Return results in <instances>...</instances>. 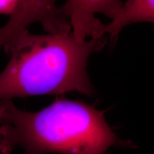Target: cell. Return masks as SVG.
I'll return each mask as SVG.
<instances>
[{"label":"cell","mask_w":154,"mask_h":154,"mask_svg":"<svg viewBox=\"0 0 154 154\" xmlns=\"http://www.w3.org/2000/svg\"><path fill=\"white\" fill-rule=\"evenodd\" d=\"M121 0H66L61 9L69 19L72 33L78 42L105 36L104 24L96 15L113 19L122 7Z\"/></svg>","instance_id":"obj_4"},{"label":"cell","mask_w":154,"mask_h":154,"mask_svg":"<svg viewBox=\"0 0 154 154\" xmlns=\"http://www.w3.org/2000/svg\"><path fill=\"white\" fill-rule=\"evenodd\" d=\"M112 146L136 147L115 134L103 111L85 102L61 96L29 112L11 100L0 101V153L19 147L23 154H105Z\"/></svg>","instance_id":"obj_1"},{"label":"cell","mask_w":154,"mask_h":154,"mask_svg":"<svg viewBox=\"0 0 154 154\" xmlns=\"http://www.w3.org/2000/svg\"><path fill=\"white\" fill-rule=\"evenodd\" d=\"M19 0H0V14L11 15L18 5Z\"/></svg>","instance_id":"obj_6"},{"label":"cell","mask_w":154,"mask_h":154,"mask_svg":"<svg viewBox=\"0 0 154 154\" xmlns=\"http://www.w3.org/2000/svg\"><path fill=\"white\" fill-rule=\"evenodd\" d=\"M36 22L49 34L72 30L61 7L57 6V0H19L8 22L0 29V50L7 54L17 36Z\"/></svg>","instance_id":"obj_3"},{"label":"cell","mask_w":154,"mask_h":154,"mask_svg":"<svg viewBox=\"0 0 154 154\" xmlns=\"http://www.w3.org/2000/svg\"><path fill=\"white\" fill-rule=\"evenodd\" d=\"M154 0H126L119 14L104 24L103 34L115 43L121 31L127 25L139 22L153 23Z\"/></svg>","instance_id":"obj_5"},{"label":"cell","mask_w":154,"mask_h":154,"mask_svg":"<svg viewBox=\"0 0 154 154\" xmlns=\"http://www.w3.org/2000/svg\"><path fill=\"white\" fill-rule=\"evenodd\" d=\"M107 42L105 35L78 42L72 30L44 35L24 30L7 52L10 59L0 74V101L71 91L93 96L88 58Z\"/></svg>","instance_id":"obj_2"}]
</instances>
